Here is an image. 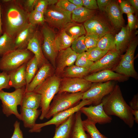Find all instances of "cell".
<instances>
[{
  "label": "cell",
  "mask_w": 138,
  "mask_h": 138,
  "mask_svg": "<svg viewBox=\"0 0 138 138\" xmlns=\"http://www.w3.org/2000/svg\"><path fill=\"white\" fill-rule=\"evenodd\" d=\"M1 1L2 30L3 32L15 38L18 32L29 23V13L24 8L21 1Z\"/></svg>",
  "instance_id": "6da1fadb"
},
{
  "label": "cell",
  "mask_w": 138,
  "mask_h": 138,
  "mask_svg": "<svg viewBox=\"0 0 138 138\" xmlns=\"http://www.w3.org/2000/svg\"><path fill=\"white\" fill-rule=\"evenodd\" d=\"M103 108L108 116H115L123 120L130 128L133 127L134 119L132 109L124 100L119 86L115 85L113 91L102 100Z\"/></svg>",
  "instance_id": "7a4b0ae2"
},
{
  "label": "cell",
  "mask_w": 138,
  "mask_h": 138,
  "mask_svg": "<svg viewBox=\"0 0 138 138\" xmlns=\"http://www.w3.org/2000/svg\"><path fill=\"white\" fill-rule=\"evenodd\" d=\"M61 79L58 76L52 75L37 87L34 91L40 94L41 100L40 107L41 120L45 118L51 103L55 95L58 92Z\"/></svg>",
  "instance_id": "3957f363"
},
{
  "label": "cell",
  "mask_w": 138,
  "mask_h": 138,
  "mask_svg": "<svg viewBox=\"0 0 138 138\" xmlns=\"http://www.w3.org/2000/svg\"><path fill=\"white\" fill-rule=\"evenodd\" d=\"M50 103L45 118L49 119L57 113L74 107L82 100L83 93H57Z\"/></svg>",
  "instance_id": "277c9868"
},
{
  "label": "cell",
  "mask_w": 138,
  "mask_h": 138,
  "mask_svg": "<svg viewBox=\"0 0 138 138\" xmlns=\"http://www.w3.org/2000/svg\"><path fill=\"white\" fill-rule=\"evenodd\" d=\"M25 87L15 90L12 92L3 90L0 91V100L2 103V112L7 117L14 115L19 120L21 118L17 110V106L20 105L25 92Z\"/></svg>",
  "instance_id": "5b68a950"
},
{
  "label": "cell",
  "mask_w": 138,
  "mask_h": 138,
  "mask_svg": "<svg viewBox=\"0 0 138 138\" xmlns=\"http://www.w3.org/2000/svg\"><path fill=\"white\" fill-rule=\"evenodd\" d=\"M34 56L27 49L10 52L0 59V70L7 72L13 70L26 63Z\"/></svg>",
  "instance_id": "8992f818"
},
{
  "label": "cell",
  "mask_w": 138,
  "mask_h": 138,
  "mask_svg": "<svg viewBox=\"0 0 138 138\" xmlns=\"http://www.w3.org/2000/svg\"><path fill=\"white\" fill-rule=\"evenodd\" d=\"M44 16L45 22L51 26L61 30L73 21L72 13L63 10L56 5L48 6Z\"/></svg>",
  "instance_id": "52a82bcc"
},
{
  "label": "cell",
  "mask_w": 138,
  "mask_h": 138,
  "mask_svg": "<svg viewBox=\"0 0 138 138\" xmlns=\"http://www.w3.org/2000/svg\"><path fill=\"white\" fill-rule=\"evenodd\" d=\"M115 85L112 81L93 83L90 88L83 93L82 100H90L93 106L99 105L104 97L113 91Z\"/></svg>",
  "instance_id": "ba28073f"
},
{
  "label": "cell",
  "mask_w": 138,
  "mask_h": 138,
  "mask_svg": "<svg viewBox=\"0 0 138 138\" xmlns=\"http://www.w3.org/2000/svg\"><path fill=\"white\" fill-rule=\"evenodd\" d=\"M42 29L43 42L42 49L45 58L56 68V59L58 52L56 50L55 39L56 36L54 30L50 27L43 24Z\"/></svg>",
  "instance_id": "9c48e42d"
},
{
  "label": "cell",
  "mask_w": 138,
  "mask_h": 138,
  "mask_svg": "<svg viewBox=\"0 0 138 138\" xmlns=\"http://www.w3.org/2000/svg\"><path fill=\"white\" fill-rule=\"evenodd\" d=\"M82 100L76 106L57 113L49 120L42 123H36L32 128L29 130V132L40 133L42 128L50 125H54L55 127H57L65 121L70 116L79 110L82 107L92 104L90 100Z\"/></svg>",
  "instance_id": "30bf717a"
},
{
  "label": "cell",
  "mask_w": 138,
  "mask_h": 138,
  "mask_svg": "<svg viewBox=\"0 0 138 138\" xmlns=\"http://www.w3.org/2000/svg\"><path fill=\"white\" fill-rule=\"evenodd\" d=\"M92 83L84 78L65 77L61 80L58 93H84L90 88Z\"/></svg>",
  "instance_id": "8fae6325"
},
{
  "label": "cell",
  "mask_w": 138,
  "mask_h": 138,
  "mask_svg": "<svg viewBox=\"0 0 138 138\" xmlns=\"http://www.w3.org/2000/svg\"><path fill=\"white\" fill-rule=\"evenodd\" d=\"M121 52L116 49L108 51L99 60L94 63L89 69V73H94L106 69L112 70L120 60Z\"/></svg>",
  "instance_id": "7c38bea8"
},
{
  "label": "cell",
  "mask_w": 138,
  "mask_h": 138,
  "mask_svg": "<svg viewBox=\"0 0 138 138\" xmlns=\"http://www.w3.org/2000/svg\"><path fill=\"white\" fill-rule=\"evenodd\" d=\"M103 106L101 102L96 106L83 107L79 111L87 117V119L96 124H103L110 123L112 121V118L105 113Z\"/></svg>",
  "instance_id": "4fadbf2b"
},
{
  "label": "cell",
  "mask_w": 138,
  "mask_h": 138,
  "mask_svg": "<svg viewBox=\"0 0 138 138\" xmlns=\"http://www.w3.org/2000/svg\"><path fill=\"white\" fill-rule=\"evenodd\" d=\"M83 25L86 34L95 35L100 38L110 33L108 25L100 17L95 15L84 22Z\"/></svg>",
  "instance_id": "5bb4252c"
},
{
  "label": "cell",
  "mask_w": 138,
  "mask_h": 138,
  "mask_svg": "<svg viewBox=\"0 0 138 138\" xmlns=\"http://www.w3.org/2000/svg\"><path fill=\"white\" fill-rule=\"evenodd\" d=\"M92 83L104 82L115 80L123 82L126 80L128 77L110 69H106L92 73L84 78Z\"/></svg>",
  "instance_id": "9a60e30c"
},
{
  "label": "cell",
  "mask_w": 138,
  "mask_h": 138,
  "mask_svg": "<svg viewBox=\"0 0 138 138\" xmlns=\"http://www.w3.org/2000/svg\"><path fill=\"white\" fill-rule=\"evenodd\" d=\"M77 55L71 47L58 51L56 59V74H61L63 72L66 67L73 65Z\"/></svg>",
  "instance_id": "2e32d148"
},
{
  "label": "cell",
  "mask_w": 138,
  "mask_h": 138,
  "mask_svg": "<svg viewBox=\"0 0 138 138\" xmlns=\"http://www.w3.org/2000/svg\"><path fill=\"white\" fill-rule=\"evenodd\" d=\"M36 26L27 23L17 33L15 38L16 49H27L28 43L36 31Z\"/></svg>",
  "instance_id": "e0dca14e"
},
{
  "label": "cell",
  "mask_w": 138,
  "mask_h": 138,
  "mask_svg": "<svg viewBox=\"0 0 138 138\" xmlns=\"http://www.w3.org/2000/svg\"><path fill=\"white\" fill-rule=\"evenodd\" d=\"M52 70L49 63L43 64L39 68L30 82L25 87V92L33 91L37 87L52 75Z\"/></svg>",
  "instance_id": "ac0fdd59"
},
{
  "label": "cell",
  "mask_w": 138,
  "mask_h": 138,
  "mask_svg": "<svg viewBox=\"0 0 138 138\" xmlns=\"http://www.w3.org/2000/svg\"><path fill=\"white\" fill-rule=\"evenodd\" d=\"M41 39L39 33L36 30L30 40L27 49L31 51L36 58L39 68L43 64L48 63L45 57L42 49Z\"/></svg>",
  "instance_id": "d6986e66"
},
{
  "label": "cell",
  "mask_w": 138,
  "mask_h": 138,
  "mask_svg": "<svg viewBox=\"0 0 138 138\" xmlns=\"http://www.w3.org/2000/svg\"><path fill=\"white\" fill-rule=\"evenodd\" d=\"M105 11L114 28L119 29L123 27L124 20L119 6L116 2L111 1Z\"/></svg>",
  "instance_id": "ffe728a7"
},
{
  "label": "cell",
  "mask_w": 138,
  "mask_h": 138,
  "mask_svg": "<svg viewBox=\"0 0 138 138\" xmlns=\"http://www.w3.org/2000/svg\"><path fill=\"white\" fill-rule=\"evenodd\" d=\"M26 63L8 72L9 77V85L10 87H13L16 89L26 87L25 69Z\"/></svg>",
  "instance_id": "44dd1931"
},
{
  "label": "cell",
  "mask_w": 138,
  "mask_h": 138,
  "mask_svg": "<svg viewBox=\"0 0 138 138\" xmlns=\"http://www.w3.org/2000/svg\"><path fill=\"white\" fill-rule=\"evenodd\" d=\"M20 111L21 120L23 122L24 127L30 129L36 124V121L41 113L40 110L21 107Z\"/></svg>",
  "instance_id": "7402d4cb"
},
{
  "label": "cell",
  "mask_w": 138,
  "mask_h": 138,
  "mask_svg": "<svg viewBox=\"0 0 138 138\" xmlns=\"http://www.w3.org/2000/svg\"><path fill=\"white\" fill-rule=\"evenodd\" d=\"M81 113L79 110L75 114L70 138H91L89 135L86 133L83 126Z\"/></svg>",
  "instance_id": "603a6c76"
},
{
  "label": "cell",
  "mask_w": 138,
  "mask_h": 138,
  "mask_svg": "<svg viewBox=\"0 0 138 138\" xmlns=\"http://www.w3.org/2000/svg\"><path fill=\"white\" fill-rule=\"evenodd\" d=\"M41 100V95L34 91L25 92L21 107L33 109H38L40 107Z\"/></svg>",
  "instance_id": "cb8c5ba5"
},
{
  "label": "cell",
  "mask_w": 138,
  "mask_h": 138,
  "mask_svg": "<svg viewBox=\"0 0 138 138\" xmlns=\"http://www.w3.org/2000/svg\"><path fill=\"white\" fill-rule=\"evenodd\" d=\"M114 72L128 77L137 79L138 75L134 65L126 61L122 58L113 69Z\"/></svg>",
  "instance_id": "d4e9b609"
},
{
  "label": "cell",
  "mask_w": 138,
  "mask_h": 138,
  "mask_svg": "<svg viewBox=\"0 0 138 138\" xmlns=\"http://www.w3.org/2000/svg\"><path fill=\"white\" fill-rule=\"evenodd\" d=\"M75 114L70 116L63 123L55 127V133L53 138H70L73 125Z\"/></svg>",
  "instance_id": "484cf974"
},
{
  "label": "cell",
  "mask_w": 138,
  "mask_h": 138,
  "mask_svg": "<svg viewBox=\"0 0 138 138\" xmlns=\"http://www.w3.org/2000/svg\"><path fill=\"white\" fill-rule=\"evenodd\" d=\"M130 34L128 26L121 27L120 31L114 37L116 50L121 52L127 45L130 41Z\"/></svg>",
  "instance_id": "4316f807"
},
{
  "label": "cell",
  "mask_w": 138,
  "mask_h": 138,
  "mask_svg": "<svg viewBox=\"0 0 138 138\" xmlns=\"http://www.w3.org/2000/svg\"><path fill=\"white\" fill-rule=\"evenodd\" d=\"M95 11L83 6L78 7L72 13V20L75 22H84L94 16Z\"/></svg>",
  "instance_id": "83f0119b"
},
{
  "label": "cell",
  "mask_w": 138,
  "mask_h": 138,
  "mask_svg": "<svg viewBox=\"0 0 138 138\" xmlns=\"http://www.w3.org/2000/svg\"><path fill=\"white\" fill-rule=\"evenodd\" d=\"M74 40L67 34L64 29L61 30L55 37V44L56 50L58 52L70 47Z\"/></svg>",
  "instance_id": "f1b7e54d"
},
{
  "label": "cell",
  "mask_w": 138,
  "mask_h": 138,
  "mask_svg": "<svg viewBox=\"0 0 138 138\" xmlns=\"http://www.w3.org/2000/svg\"><path fill=\"white\" fill-rule=\"evenodd\" d=\"M15 38L3 32L0 37V56L16 49Z\"/></svg>",
  "instance_id": "f546056e"
},
{
  "label": "cell",
  "mask_w": 138,
  "mask_h": 138,
  "mask_svg": "<svg viewBox=\"0 0 138 138\" xmlns=\"http://www.w3.org/2000/svg\"><path fill=\"white\" fill-rule=\"evenodd\" d=\"M64 29L67 34L74 40L86 34L83 25L73 21L69 23Z\"/></svg>",
  "instance_id": "4dcf8cb0"
},
{
  "label": "cell",
  "mask_w": 138,
  "mask_h": 138,
  "mask_svg": "<svg viewBox=\"0 0 138 138\" xmlns=\"http://www.w3.org/2000/svg\"><path fill=\"white\" fill-rule=\"evenodd\" d=\"M38 65L36 57L33 56L26 63L25 76L26 87L31 81L37 73Z\"/></svg>",
  "instance_id": "1f68e13d"
},
{
  "label": "cell",
  "mask_w": 138,
  "mask_h": 138,
  "mask_svg": "<svg viewBox=\"0 0 138 138\" xmlns=\"http://www.w3.org/2000/svg\"><path fill=\"white\" fill-rule=\"evenodd\" d=\"M63 72L65 77L68 78H84L89 73L88 69L74 65L68 67Z\"/></svg>",
  "instance_id": "d6a6232c"
},
{
  "label": "cell",
  "mask_w": 138,
  "mask_h": 138,
  "mask_svg": "<svg viewBox=\"0 0 138 138\" xmlns=\"http://www.w3.org/2000/svg\"><path fill=\"white\" fill-rule=\"evenodd\" d=\"M97 47L102 50L108 51L116 49L114 36L111 33L105 34L99 39Z\"/></svg>",
  "instance_id": "836d02e7"
},
{
  "label": "cell",
  "mask_w": 138,
  "mask_h": 138,
  "mask_svg": "<svg viewBox=\"0 0 138 138\" xmlns=\"http://www.w3.org/2000/svg\"><path fill=\"white\" fill-rule=\"evenodd\" d=\"M83 126L91 138H108L102 134L97 128L96 124L87 119L82 121Z\"/></svg>",
  "instance_id": "e575fe53"
},
{
  "label": "cell",
  "mask_w": 138,
  "mask_h": 138,
  "mask_svg": "<svg viewBox=\"0 0 138 138\" xmlns=\"http://www.w3.org/2000/svg\"><path fill=\"white\" fill-rule=\"evenodd\" d=\"M108 51L102 50L96 47L88 49L86 53L89 60L94 62L99 60Z\"/></svg>",
  "instance_id": "d590c367"
},
{
  "label": "cell",
  "mask_w": 138,
  "mask_h": 138,
  "mask_svg": "<svg viewBox=\"0 0 138 138\" xmlns=\"http://www.w3.org/2000/svg\"><path fill=\"white\" fill-rule=\"evenodd\" d=\"M85 35H83L74 39L71 47L72 49L77 54L86 52L88 50L85 42Z\"/></svg>",
  "instance_id": "8d00e7d4"
},
{
  "label": "cell",
  "mask_w": 138,
  "mask_h": 138,
  "mask_svg": "<svg viewBox=\"0 0 138 138\" xmlns=\"http://www.w3.org/2000/svg\"><path fill=\"white\" fill-rule=\"evenodd\" d=\"M137 45V41L134 40L132 41L129 43L125 53L123 55L122 58L134 65V53Z\"/></svg>",
  "instance_id": "74e56055"
},
{
  "label": "cell",
  "mask_w": 138,
  "mask_h": 138,
  "mask_svg": "<svg viewBox=\"0 0 138 138\" xmlns=\"http://www.w3.org/2000/svg\"><path fill=\"white\" fill-rule=\"evenodd\" d=\"M28 22L35 26L38 24L43 25L45 22L44 14L34 10L29 14Z\"/></svg>",
  "instance_id": "f35d334b"
},
{
  "label": "cell",
  "mask_w": 138,
  "mask_h": 138,
  "mask_svg": "<svg viewBox=\"0 0 138 138\" xmlns=\"http://www.w3.org/2000/svg\"><path fill=\"white\" fill-rule=\"evenodd\" d=\"M94 63L89 60L85 52L78 54L75 64L76 66L89 69Z\"/></svg>",
  "instance_id": "ab89813d"
},
{
  "label": "cell",
  "mask_w": 138,
  "mask_h": 138,
  "mask_svg": "<svg viewBox=\"0 0 138 138\" xmlns=\"http://www.w3.org/2000/svg\"><path fill=\"white\" fill-rule=\"evenodd\" d=\"M99 39L96 35L86 34L85 36L84 42L87 49L96 47Z\"/></svg>",
  "instance_id": "60d3db41"
},
{
  "label": "cell",
  "mask_w": 138,
  "mask_h": 138,
  "mask_svg": "<svg viewBox=\"0 0 138 138\" xmlns=\"http://www.w3.org/2000/svg\"><path fill=\"white\" fill-rule=\"evenodd\" d=\"M56 5L64 10L72 13L78 7L70 2L68 0H59Z\"/></svg>",
  "instance_id": "b9f144b4"
},
{
  "label": "cell",
  "mask_w": 138,
  "mask_h": 138,
  "mask_svg": "<svg viewBox=\"0 0 138 138\" xmlns=\"http://www.w3.org/2000/svg\"><path fill=\"white\" fill-rule=\"evenodd\" d=\"M10 88L8 73L2 71L0 73V91L4 89H9Z\"/></svg>",
  "instance_id": "7bdbcfd3"
},
{
  "label": "cell",
  "mask_w": 138,
  "mask_h": 138,
  "mask_svg": "<svg viewBox=\"0 0 138 138\" xmlns=\"http://www.w3.org/2000/svg\"><path fill=\"white\" fill-rule=\"evenodd\" d=\"M119 7L122 13L127 14H133L134 11V8L132 6L128 1H123L120 3Z\"/></svg>",
  "instance_id": "ee69618b"
},
{
  "label": "cell",
  "mask_w": 138,
  "mask_h": 138,
  "mask_svg": "<svg viewBox=\"0 0 138 138\" xmlns=\"http://www.w3.org/2000/svg\"><path fill=\"white\" fill-rule=\"evenodd\" d=\"M48 6L47 0H37L34 5V10L44 14Z\"/></svg>",
  "instance_id": "f6af8a7d"
},
{
  "label": "cell",
  "mask_w": 138,
  "mask_h": 138,
  "mask_svg": "<svg viewBox=\"0 0 138 138\" xmlns=\"http://www.w3.org/2000/svg\"><path fill=\"white\" fill-rule=\"evenodd\" d=\"M37 0H25L21 1L23 6L29 13L34 10L35 5Z\"/></svg>",
  "instance_id": "bcb514c9"
},
{
  "label": "cell",
  "mask_w": 138,
  "mask_h": 138,
  "mask_svg": "<svg viewBox=\"0 0 138 138\" xmlns=\"http://www.w3.org/2000/svg\"><path fill=\"white\" fill-rule=\"evenodd\" d=\"M13 125L14 131L11 138H24L22 131L20 128V122L16 121Z\"/></svg>",
  "instance_id": "7dc6e473"
},
{
  "label": "cell",
  "mask_w": 138,
  "mask_h": 138,
  "mask_svg": "<svg viewBox=\"0 0 138 138\" xmlns=\"http://www.w3.org/2000/svg\"><path fill=\"white\" fill-rule=\"evenodd\" d=\"M128 25L130 33L134 28L136 22V19L133 14H127Z\"/></svg>",
  "instance_id": "c3c4849f"
},
{
  "label": "cell",
  "mask_w": 138,
  "mask_h": 138,
  "mask_svg": "<svg viewBox=\"0 0 138 138\" xmlns=\"http://www.w3.org/2000/svg\"><path fill=\"white\" fill-rule=\"evenodd\" d=\"M83 6L88 9L95 10L98 8L97 1L95 0H82Z\"/></svg>",
  "instance_id": "681fc988"
},
{
  "label": "cell",
  "mask_w": 138,
  "mask_h": 138,
  "mask_svg": "<svg viewBox=\"0 0 138 138\" xmlns=\"http://www.w3.org/2000/svg\"><path fill=\"white\" fill-rule=\"evenodd\" d=\"M96 1L98 8L102 12L105 11L106 8L112 1L110 0H97Z\"/></svg>",
  "instance_id": "f907efd6"
},
{
  "label": "cell",
  "mask_w": 138,
  "mask_h": 138,
  "mask_svg": "<svg viewBox=\"0 0 138 138\" xmlns=\"http://www.w3.org/2000/svg\"><path fill=\"white\" fill-rule=\"evenodd\" d=\"M129 106L133 110H138V95L136 94L134 96L129 103Z\"/></svg>",
  "instance_id": "816d5d0a"
},
{
  "label": "cell",
  "mask_w": 138,
  "mask_h": 138,
  "mask_svg": "<svg viewBox=\"0 0 138 138\" xmlns=\"http://www.w3.org/2000/svg\"><path fill=\"white\" fill-rule=\"evenodd\" d=\"M68 1L78 7L83 6L82 0H68Z\"/></svg>",
  "instance_id": "f5cc1de1"
},
{
  "label": "cell",
  "mask_w": 138,
  "mask_h": 138,
  "mask_svg": "<svg viewBox=\"0 0 138 138\" xmlns=\"http://www.w3.org/2000/svg\"><path fill=\"white\" fill-rule=\"evenodd\" d=\"M132 113L133 115L134 121L135 122L138 123V110H132Z\"/></svg>",
  "instance_id": "db71d44e"
},
{
  "label": "cell",
  "mask_w": 138,
  "mask_h": 138,
  "mask_svg": "<svg viewBox=\"0 0 138 138\" xmlns=\"http://www.w3.org/2000/svg\"><path fill=\"white\" fill-rule=\"evenodd\" d=\"M128 1L132 6L134 8L137 10L138 9V0H129Z\"/></svg>",
  "instance_id": "11a10c76"
},
{
  "label": "cell",
  "mask_w": 138,
  "mask_h": 138,
  "mask_svg": "<svg viewBox=\"0 0 138 138\" xmlns=\"http://www.w3.org/2000/svg\"><path fill=\"white\" fill-rule=\"evenodd\" d=\"M2 7L1 3H0V37L3 33L2 28Z\"/></svg>",
  "instance_id": "9f6ffc18"
},
{
  "label": "cell",
  "mask_w": 138,
  "mask_h": 138,
  "mask_svg": "<svg viewBox=\"0 0 138 138\" xmlns=\"http://www.w3.org/2000/svg\"><path fill=\"white\" fill-rule=\"evenodd\" d=\"M58 0H47L48 6L54 5L56 4Z\"/></svg>",
  "instance_id": "6f0895ef"
},
{
  "label": "cell",
  "mask_w": 138,
  "mask_h": 138,
  "mask_svg": "<svg viewBox=\"0 0 138 138\" xmlns=\"http://www.w3.org/2000/svg\"><path fill=\"white\" fill-rule=\"evenodd\" d=\"M0 73H1V72H0Z\"/></svg>",
  "instance_id": "680465c9"
}]
</instances>
